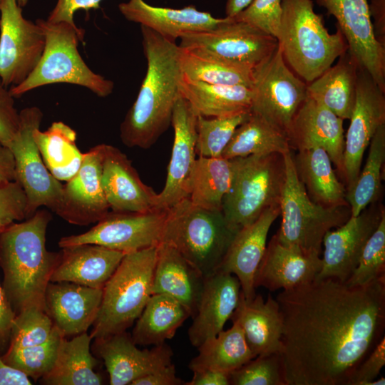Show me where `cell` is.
Returning a JSON list of instances; mask_svg holds the SVG:
<instances>
[{"mask_svg": "<svg viewBox=\"0 0 385 385\" xmlns=\"http://www.w3.org/2000/svg\"><path fill=\"white\" fill-rule=\"evenodd\" d=\"M275 299L286 385H351L384 337L385 276L361 286L314 279Z\"/></svg>", "mask_w": 385, "mask_h": 385, "instance_id": "1", "label": "cell"}, {"mask_svg": "<svg viewBox=\"0 0 385 385\" xmlns=\"http://www.w3.org/2000/svg\"><path fill=\"white\" fill-rule=\"evenodd\" d=\"M147 71L137 98L120 127L128 148H150L171 125L183 76L179 46L150 29L140 26Z\"/></svg>", "mask_w": 385, "mask_h": 385, "instance_id": "2", "label": "cell"}, {"mask_svg": "<svg viewBox=\"0 0 385 385\" xmlns=\"http://www.w3.org/2000/svg\"><path fill=\"white\" fill-rule=\"evenodd\" d=\"M51 218L48 210L38 209L25 221L0 231L2 287L16 314L32 307L45 311L46 290L61 257V252L46 247Z\"/></svg>", "mask_w": 385, "mask_h": 385, "instance_id": "3", "label": "cell"}, {"mask_svg": "<svg viewBox=\"0 0 385 385\" xmlns=\"http://www.w3.org/2000/svg\"><path fill=\"white\" fill-rule=\"evenodd\" d=\"M288 67L307 84L319 77L348 48L340 30L330 34L312 0H282L277 36Z\"/></svg>", "mask_w": 385, "mask_h": 385, "instance_id": "4", "label": "cell"}, {"mask_svg": "<svg viewBox=\"0 0 385 385\" xmlns=\"http://www.w3.org/2000/svg\"><path fill=\"white\" fill-rule=\"evenodd\" d=\"M237 231L222 210H210L184 199L168 209L160 243L175 248L204 277L220 269Z\"/></svg>", "mask_w": 385, "mask_h": 385, "instance_id": "5", "label": "cell"}, {"mask_svg": "<svg viewBox=\"0 0 385 385\" xmlns=\"http://www.w3.org/2000/svg\"><path fill=\"white\" fill-rule=\"evenodd\" d=\"M45 34L41 57L32 73L21 84L9 91L19 98L35 88L53 83H70L85 87L99 97L112 93V81L94 73L85 63L78 49L84 30L76 24L36 21Z\"/></svg>", "mask_w": 385, "mask_h": 385, "instance_id": "6", "label": "cell"}, {"mask_svg": "<svg viewBox=\"0 0 385 385\" xmlns=\"http://www.w3.org/2000/svg\"><path fill=\"white\" fill-rule=\"evenodd\" d=\"M158 246L125 254L103 288L102 300L90 336L92 339L125 332L153 294Z\"/></svg>", "mask_w": 385, "mask_h": 385, "instance_id": "7", "label": "cell"}, {"mask_svg": "<svg viewBox=\"0 0 385 385\" xmlns=\"http://www.w3.org/2000/svg\"><path fill=\"white\" fill-rule=\"evenodd\" d=\"M233 176L222 211L235 230L253 222L266 209L279 205L285 181L284 155H249L231 159Z\"/></svg>", "mask_w": 385, "mask_h": 385, "instance_id": "8", "label": "cell"}, {"mask_svg": "<svg viewBox=\"0 0 385 385\" xmlns=\"http://www.w3.org/2000/svg\"><path fill=\"white\" fill-rule=\"evenodd\" d=\"M284 160L285 181L279 202L282 223L276 235L284 245L320 255L325 234L349 220L350 207H326L314 202L297 176L292 150L284 154Z\"/></svg>", "mask_w": 385, "mask_h": 385, "instance_id": "9", "label": "cell"}, {"mask_svg": "<svg viewBox=\"0 0 385 385\" xmlns=\"http://www.w3.org/2000/svg\"><path fill=\"white\" fill-rule=\"evenodd\" d=\"M19 128L7 147L14 158L16 180L27 197L26 218L41 207L56 212L61 202L63 184L46 168L34 138L40 128L43 113L36 106L19 112Z\"/></svg>", "mask_w": 385, "mask_h": 385, "instance_id": "10", "label": "cell"}, {"mask_svg": "<svg viewBox=\"0 0 385 385\" xmlns=\"http://www.w3.org/2000/svg\"><path fill=\"white\" fill-rule=\"evenodd\" d=\"M252 91L250 112L286 135L308 96L307 84L286 64L279 46L268 59L253 70Z\"/></svg>", "mask_w": 385, "mask_h": 385, "instance_id": "11", "label": "cell"}, {"mask_svg": "<svg viewBox=\"0 0 385 385\" xmlns=\"http://www.w3.org/2000/svg\"><path fill=\"white\" fill-rule=\"evenodd\" d=\"M178 46L254 70L272 56L278 42L249 24L225 17L213 29L183 35Z\"/></svg>", "mask_w": 385, "mask_h": 385, "instance_id": "12", "label": "cell"}, {"mask_svg": "<svg viewBox=\"0 0 385 385\" xmlns=\"http://www.w3.org/2000/svg\"><path fill=\"white\" fill-rule=\"evenodd\" d=\"M0 79L8 87L24 82L38 64L45 46L40 26L26 19L16 0H0Z\"/></svg>", "mask_w": 385, "mask_h": 385, "instance_id": "13", "label": "cell"}, {"mask_svg": "<svg viewBox=\"0 0 385 385\" xmlns=\"http://www.w3.org/2000/svg\"><path fill=\"white\" fill-rule=\"evenodd\" d=\"M168 210L146 212H108L86 232L63 237L58 241L62 248L81 244H95L125 254L158 246L167 217Z\"/></svg>", "mask_w": 385, "mask_h": 385, "instance_id": "14", "label": "cell"}, {"mask_svg": "<svg viewBox=\"0 0 385 385\" xmlns=\"http://www.w3.org/2000/svg\"><path fill=\"white\" fill-rule=\"evenodd\" d=\"M344 138L343 180L346 192L354 185L364 153L378 128L385 124V91L359 66L356 98Z\"/></svg>", "mask_w": 385, "mask_h": 385, "instance_id": "15", "label": "cell"}, {"mask_svg": "<svg viewBox=\"0 0 385 385\" xmlns=\"http://www.w3.org/2000/svg\"><path fill=\"white\" fill-rule=\"evenodd\" d=\"M384 214V205L376 202L357 216H350L336 230L328 231L322 241V266L315 279L332 277L346 282L356 267L365 244Z\"/></svg>", "mask_w": 385, "mask_h": 385, "instance_id": "16", "label": "cell"}, {"mask_svg": "<svg viewBox=\"0 0 385 385\" xmlns=\"http://www.w3.org/2000/svg\"><path fill=\"white\" fill-rule=\"evenodd\" d=\"M337 20L348 50L385 91V47L375 38L368 0H316Z\"/></svg>", "mask_w": 385, "mask_h": 385, "instance_id": "17", "label": "cell"}, {"mask_svg": "<svg viewBox=\"0 0 385 385\" xmlns=\"http://www.w3.org/2000/svg\"><path fill=\"white\" fill-rule=\"evenodd\" d=\"M103 144L84 153L78 172L63 185L60 205L55 212L76 225L96 223L109 212L101 183Z\"/></svg>", "mask_w": 385, "mask_h": 385, "instance_id": "18", "label": "cell"}, {"mask_svg": "<svg viewBox=\"0 0 385 385\" xmlns=\"http://www.w3.org/2000/svg\"><path fill=\"white\" fill-rule=\"evenodd\" d=\"M197 118L189 102L180 93L172 115L173 144L165 183L162 191L158 193V210H168L189 197L197 160Z\"/></svg>", "mask_w": 385, "mask_h": 385, "instance_id": "19", "label": "cell"}, {"mask_svg": "<svg viewBox=\"0 0 385 385\" xmlns=\"http://www.w3.org/2000/svg\"><path fill=\"white\" fill-rule=\"evenodd\" d=\"M93 339L92 352L103 361L111 385L130 384L172 363L173 352L168 344L140 349L126 331Z\"/></svg>", "mask_w": 385, "mask_h": 385, "instance_id": "20", "label": "cell"}, {"mask_svg": "<svg viewBox=\"0 0 385 385\" xmlns=\"http://www.w3.org/2000/svg\"><path fill=\"white\" fill-rule=\"evenodd\" d=\"M343 119L307 96L295 114L287 134L291 150L324 148L343 178L344 135Z\"/></svg>", "mask_w": 385, "mask_h": 385, "instance_id": "21", "label": "cell"}, {"mask_svg": "<svg viewBox=\"0 0 385 385\" xmlns=\"http://www.w3.org/2000/svg\"><path fill=\"white\" fill-rule=\"evenodd\" d=\"M101 183L111 211L146 212L157 208L158 193L143 183L118 148L103 144Z\"/></svg>", "mask_w": 385, "mask_h": 385, "instance_id": "22", "label": "cell"}, {"mask_svg": "<svg viewBox=\"0 0 385 385\" xmlns=\"http://www.w3.org/2000/svg\"><path fill=\"white\" fill-rule=\"evenodd\" d=\"M103 289L69 282H50L45 293V312L65 337L87 332L95 322Z\"/></svg>", "mask_w": 385, "mask_h": 385, "instance_id": "23", "label": "cell"}, {"mask_svg": "<svg viewBox=\"0 0 385 385\" xmlns=\"http://www.w3.org/2000/svg\"><path fill=\"white\" fill-rule=\"evenodd\" d=\"M240 294V281L232 274L217 271L205 277L202 294L188 329L192 346L197 348L223 330L237 308Z\"/></svg>", "mask_w": 385, "mask_h": 385, "instance_id": "24", "label": "cell"}, {"mask_svg": "<svg viewBox=\"0 0 385 385\" xmlns=\"http://www.w3.org/2000/svg\"><path fill=\"white\" fill-rule=\"evenodd\" d=\"M322 266L320 255L283 245L276 234L266 247L255 276V287L290 289L314 280Z\"/></svg>", "mask_w": 385, "mask_h": 385, "instance_id": "25", "label": "cell"}, {"mask_svg": "<svg viewBox=\"0 0 385 385\" xmlns=\"http://www.w3.org/2000/svg\"><path fill=\"white\" fill-rule=\"evenodd\" d=\"M279 215V205L272 206L264 210L253 222L240 229L218 270L237 277L246 299H251L256 294L255 273L267 247L268 232Z\"/></svg>", "mask_w": 385, "mask_h": 385, "instance_id": "26", "label": "cell"}, {"mask_svg": "<svg viewBox=\"0 0 385 385\" xmlns=\"http://www.w3.org/2000/svg\"><path fill=\"white\" fill-rule=\"evenodd\" d=\"M118 9L128 21L145 26L174 41L187 34L213 29L224 20L198 11L194 6L182 9L158 7L143 0H128L120 4Z\"/></svg>", "mask_w": 385, "mask_h": 385, "instance_id": "27", "label": "cell"}, {"mask_svg": "<svg viewBox=\"0 0 385 385\" xmlns=\"http://www.w3.org/2000/svg\"><path fill=\"white\" fill-rule=\"evenodd\" d=\"M125 254L95 244L61 248L51 282H69L103 289Z\"/></svg>", "mask_w": 385, "mask_h": 385, "instance_id": "28", "label": "cell"}, {"mask_svg": "<svg viewBox=\"0 0 385 385\" xmlns=\"http://www.w3.org/2000/svg\"><path fill=\"white\" fill-rule=\"evenodd\" d=\"M231 319L240 325L255 357L281 353L282 317L277 300L270 294L266 300L260 294L246 299L241 292Z\"/></svg>", "mask_w": 385, "mask_h": 385, "instance_id": "29", "label": "cell"}, {"mask_svg": "<svg viewBox=\"0 0 385 385\" xmlns=\"http://www.w3.org/2000/svg\"><path fill=\"white\" fill-rule=\"evenodd\" d=\"M202 274L175 248L160 243L153 279V294L177 300L192 317L204 287Z\"/></svg>", "mask_w": 385, "mask_h": 385, "instance_id": "30", "label": "cell"}, {"mask_svg": "<svg viewBox=\"0 0 385 385\" xmlns=\"http://www.w3.org/2000/svg\"><path fill=\"white\" fill-rule=\"evenodd\" d=\"M359 64L347 50L337 63L307 84V94L343 120L350 118L354 108Z\"/></svg>", "mask_w": 385, "mask_h": 385, "instance_id": "31", "label": "cell"}, {"mask_svg": "<svg viewBox=\"0 0 385 385\" xmlns=\"http://www.w3.org/2000/svg\"><path fill=\"white\" fill-rule=\"evenodd\" d=\"M293 160L297 176L314 202L326 207L349 205L345 185L339 180L324 148L297 151Z\"/></svg>", "mask_w": 385, "mask_h": 385, "instance_id": "32", "label": "cell"}, {"mask_svg": "<svg viewBox=\"0 0 385 385\" xmlns=\"http://www.w3.org/2000/svg\"><path fill=\"white\" fill-rule=\"evenodd\" d=\"M92 338L84 332L71 339L63 337L51 369L39 379L45 385H101L103 376L96 368L98 359L91 352Z\"/></svg>", "mask_w": 385, "mask_h": 385, "instance_id": "33", "label": "cell"}, {"mask_svg": "<svg viewBox=\"0 0 385 385\" xmlns=\"http://www.w3.org/2000/svg\"><path fill=\"white\" fill-rule=\"evenodd\" d=\"M179 91L197 115L222 117L251 110L252 91L248 86L210 84L183 76Z\"/></svg>", "mask_w": 385, "mask_h": 385, "instance_id": "34", "label": "cell"}, {"mask_svg": "<svg viewBox=\"0 0 385 385\" xmlns=\"http://www.w3.org/2000/svg\"><path fill=\"white\" fill-rule=\"evenodd\" d=\"M190 317L177 300L166 294H153L135 322L130 335L137 345H160L172 339Z\"/></svg>", "mask_w": 385, "mask_h": 385, "instance_id": "35", "label": "cell"}, {"mask_svg": "<svg viewBox=\"0 0 385 385\" xmlns=\"http://www.w3.org/2000/svg\"><path fill=\"white\" fill-rule=\"evenodd\" d=\"M33 135L46 168L54 178L66 182L78 172L84 153L76 145L73 128L57 121L45 131L36 128Z\"/></svg>", "mask_w": 385, "mask_h": 385, "instance_id": "36", "label": "cell"}, {"mask_svg": "<svg viewBox=\"0 0 385 385\" xmlns=\"http://www.w3.org/2000/svg\"><path fill=\"white\" fill-rule=\"evenodd\" d=\"M198 354L188 364L195 370L210 369L231 373L255 356L250 350L244 332L236 321L197 347Z\"/></svg>", "mask_w": 385, "mask_h": 385, "instance_id": "37", "label": "cell"}, {"mask_svg": "<svg viewBox=\"0 0 385 385\" xmlns=\"http://www.w3.org/2000/svg\"><path fill=\"white\" fill-rule=\"evenodd\" d=\"M292 150L285 133L262 117L250 112L235 130L222 158L232 159L249 155L284 154Z\"/></svg>", "mask_w": 385, "mask_h": 385, "instance_id": "38", "label": "cell"}, {"mask_svg": "<svg viewBox=\"0 0 385 385\" xmlns=\"http://www.w3.org/2000/svg\"><path fill=\"white\" fill-rule=\"evenodd\" d=\"M232 176L231 159L198 157L188 198L200 207L222 210V200L230 188Z\"/></svg>", "mask_w": 385, "mask_h": 385, "instance_id": "39", "label": "cell"}, {"mask_svg": "<svg viewBox=\"0 0 385 385\" xmlns=\"http://www.w3.org/2000/svg\"><path fill=\"white\" fill-rule=\"evenodd\" d=\"M179 61L183 76L190 80L252 88L253 70L250 68L180 46Z\"/></svg>", "mask_w": 385, "mask_h": 385, "instance_id": "40", "label": "cell"}, {"mask_svg": "<svg viewBox=\"0 0 385 385\" xmlns=\"http://www.w3.org/2000/svg\"><path fill=\"white\" fill-rule=\"evenodd\" d=\"M385 161V124L381 125L369 145V153L354 187L346 192L351 216H357L371 204L379 202L382 192V169Z\"/></svg>", "mask_w": 385, "mask_h": 385, "instance_id": "41", "label": "cell"}, {"mask_svg": "<svg viewBox=\"0 0 385 385\" xmlns=\"http://www.w3.org/2000/svg\"><path fill=\"white\" fill-rule=\"evenodd\" d=\"M250 115V111L222 117L197 115L195 150L198 157L222 158L236 128Z\"/></svg>", "mask_w": 385, "mask_h": 385, "instance_id": "42", "label": "cell"}, {"mask_svg": "<svg viewBox=\"0 0 385 385\" xmlns=\"http://www.w3.org/2000/svg\"><path fill=\"white\" fill-rule=\"evenodd\" d=\"M65 337L56 327L46 342L29 347L7 349L3 361L24 372L34 381H39L53 367L61 339Z\"/></svg>", "mask_w": 385, "mask_h": 385, "instance_id": "43", "label": "cell"}, {"mask_svg": "<svg viewBox=\"0 0 385 385\" xmlns=\"http://www.w3.org/2000/svg\"><path fill=\"white\" fill-rule=\"evenodd\" d=\"M55 329L51 319L43 309L35 307L25 309L16 314L14 319L7 349L43 344L49 339Z\"/></svg>", "mask_w": 385, "mask_h": 385, "instance_id": "44", "label": "cell"}, {"mask_svg": "<svg viewBox=\"0 0 385 385\" xmlns=\"http://www.w3.org/2000/svg\"><path fill=\"white\" fill-rule=\"evenodd\" d=\"M384 276L385 214L365 244L356 267L345 282L350 286H361Z\"/></svg>", "mask_w": 385, "mask_h": 385, "instance_id": "45", "label": "cell"}, {"mask_svg": "<svg viewBox=\"0 0 385 385\" xmlns=\"http://www.w3.org/2000/svg\"><path fill=\"white\" fill-rule=\"evenodd\" d=\"M232 385H286L280 354L258 356L230 373Z\"/></svg>", "mask_w": 385, "mask_h": 385, "instance_id": "46", "label": "cell"}, {"mask_svg": "<svg viewBox=\"0 0 385 385\" xmlns=\"http://www.w3.org/2000/svg\"><path fill=\"white\" fill-rule=\"evenodd\" d=\"M282 16V0H252L232 18L249 24L277 38Z\"/></svg>", "mask_w": 385, "mask_h": 385, "instance_id": "47", "label": "cell"}, {"mask_svg": "<svg viewBox=\"0 0 385 385\" xmlns=\"http://www.w3.org/2000/svg\"><path fill=\"white\" fill-rule=\"evenodd\" d=\"M27 197L16 180L0 185V231L26 218Z\"/></svg>", "mask_w": 385, "mask_h": 385, "instance_id": "48", "label": "cell"}, {"mask_svg": "<svg viewBox=\"0 0 385 385\" xmlns=\"http://www.w3.org/2000/svg\"><path fill=\"white\" fill-rule=\"evenodd\" d=\"M0 79V143L6 146L19 128V112L15 107L14 97Z\"/></svg>", "mask_w": 385, "mask_h": 385, "instance_id": "49", "label": "cell"}, {"mask_svg": "<svg viewBox=\"0 0 385 385\" xmlns=\"http://www.w3.org/2000/svg\"><path fill=\"white\" fill-rule=\"evenodd\" d=\"M385 365V338L384 337L361 363L351 385H369L376 379L381 369Z\"/></svg>", "mask_w": 385, "mask_h": 385, "instance_id": "50", "label": "cell"}, {"mask_svg": "<svg viewBox=\"0 0 385 385\" xmlns=\"http://www.w3.org/2000/svg\"><path fill=\"white\" fill-rule=\"evenodd\" d=\"M102 0H57L46 20L51 22H67L75 24L74 13L80 9L88 11L100 7Z\"/></svg>", "mask_w": 385, "mask_h": 385, "instance_id": "51", "label": "cell"}, {"mask_svg": "<svg viewBox=\"0 0 385 385\" xmlns=\"http://www.w3.org/2000/svg\"><path fill=\"white\" fill-rule=\"evenodd\" d=\"M185 383L177 376L175 366L171 363L136 379L130 385H184Z\"/></svg>", "mask_w": 385, "mask_h": 385, "instance_id": "52", "label": "cell"}, {"mask_svg": "<svg viewBox=\"0 0 385 385\" xmlns=\"http://www.w3.org/2000/svg\"><path fill=\"white\" fill-rule=\"evenodd\" d=\"M16 316L2 285L0 284V354H4L9 344L11 329Z\"/></svg>", "mask_w": 385, "mask_h": 385, "instance_id": "53", "label": "cell"}, {"mask_svg": "<svg viewBox=\"0 0 385 385\" xmlns=\"http://www.w3.org/2000/svg\"><path fill=\"white\" fill-rule=\"evenodd\" d=\"M368 6L375 38L385 47V0H370Z\"/></svg>", "mask_w": 385, "mask_h": 385, "instance_id": "54", "label": "cell"}, {"mask_svg": "<svg viewBox=\"0 0 385 385\" xmlns=\"http://www.w3.org/2000/svg\"><path fill=\"white\" fill-rule=\"evenodd\" d=\"M192 379L185 385H230V373L210 369L192 371Z\"/></svg>", "mask_w": 385, "mask_h": 385, "instance_id": "55", "label": "cell"}, {"mask_svg": "<svg viewBox=\"0 0 385 385\" xmlns=\"http://www.w3.org/2000/svg\"><path fill=\"white\" fill-rule=\"evenodd\" d=\"M29 377L21 370L5 363L0 354V385H31Z\"/></svg>", "mask_w": 385, "mask_h": 385, "instance_id": "56", "label": "cell"}, {"mask_svg": "<svg viewBox=\"0 0 385 385\" xmlns=\"http://www.w3.org/2000/svg\"><path fill=\"white\" fill-rule=\"evenodd\" d=\"M16 180L15 162L10 149L0 143V185Z\"/></svg>", "mask_w": 385, "mask_h": 385, "instance_id": "57", "label": "cell"}, {"mask_svg": "<svg viewBox=\"0 0 385 385\" xmlns=\"http://www.w3.org/2000/svg\"><path fill=\"white\" fill-rule=\"evenodd\" d=\"M252 0H227L225 4L226 17H233L245 9Z\"/></svg>", "mask_w": 385, "mask_h": 385, "instance_id": "58", "label": "cell"}, {"mask_svg": "<svg viewBox=\"0 0 385 385\" xmlns=\"http://www.w3.org/2000/svg\"><path fill=\"white\" fill-rule=\"evenodd\" d=\"M18 4L22 8L25 6L28 2V0H16Z\"/></svg>", "mask_w": 385, "mask_h": 385, "instance_id": "59", "label": "cell"}]
</instances>
